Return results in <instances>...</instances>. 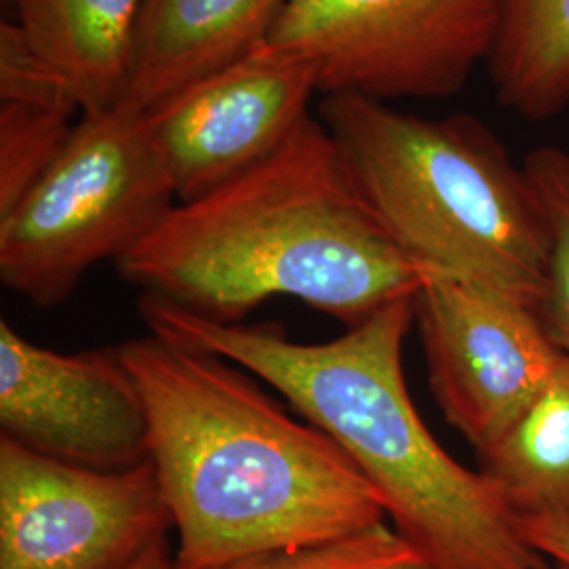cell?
Instances as JSON below:
<instances>
[{
  "mask_svg": "<svg viewBox=\"0 0 569 569\" xmlns=\"http://www.w3.org/2000/svg\"><path fill=\"white\" fill-rule=\"evenodd\" d=\"M317 74L266 39L143 112L178 203L264 161L302 124Z\"/></svg>",
  "mask_w": 569,
  "mask_h": 569,
  "instance_id": "cell-9",
  "label": "cell"
},
{
  "mask_svg": "<svg viewBox=\"0 0 569 569\" xmlns=\"http://www.w3.org/2000/svg\"><path fill=\"white\" fill-rule=\"evenodd\" d=\"M148 416L173 569H218L388 521L363 472L243 367L157 333L119 346Z\"/></svg>",
  "mask_w": 569,
  "mask_h": 569,
  "instance_id": "cell-1",
  "label": "cell"
},
{
  "mask_svg": "<svg viewBox=\"0 0 569 569\" xmlns=\"http://www.w3.org/2000/svg\"><path fill=\"white\" fill-rule=\"evenodd\" d=\"M218 569H437L382 521L298 549L244 557Z\"/></svg>",
  "mask_w": 569,
  "mask_h": 569,
  "instance_id": "cell-16",
  "label": "cell"
},
{
  "mask_svg": "<svg viewBox=\"0 0 569 569\" xmlns=\"http://www.w3.org/2000/svg\"><path fill=\"white\" fill-rule=\"evenodd\" d=\"M479 470L519 517L569 519V355L528 411L488 449Z\"/></svg>",
  "mask_w": 569,
  "mask_h": 569,
  "instance_id": "cell-13",
  "label": "cell"
},
{
  "mask_svg": "<svg viewBox=\"0 0 569 569\" xmlns=\"http://www.w3.org/2000/svg\"><path fill=\"white\" fill-rule=\"evenodd\" d=\"M18 23L82 117L124 102L143 0H13Z\"/></svg>",
  "mask_w": 569,
  "mask_h": 569,
  "instance_id": "cell-12",
  "label": "cell"
},
{
  "mask_svg": "<svg viewBox=\"0 0 569 569\" xmlns=\"http://www.w3.org/2000/svg\"><path fill=\"white\" fill-rule=\"evenodd\" d=\"M413 321L430 392L475 453L528 411L566 355L538 308L437 272L422 277Z\"/></svg>",
  "mask_w": 569,
  "mask_h": 569,
  "instance_id": "cell-8",
  "label": "cell"
},
{
  "mask_svg": "<svg viewBox=\"0 0 569 569\" xmlns=\"http://www.w3.org/2000/svg\"><path fill=\"white\" fill-rule=\"evenodd\" d=\"M555 568H557V569H569L568 566H557V563H555Z\"/></svg>",
  "mask_w": 569,
  "mask_h": 569,
  "instance_id": "cell-21",
  "label": "cell"
},
{
  "mask_svg": "<svg viewBox=\"0 0 569 569\" xmlns=\"http://www.w3.org/2000/svg\"><path fill=\"white\" fill-rule=\"evenodd\" d=\"M117 268L143 298L209 321L243 323L287 296L346 329L416 298L425 277L371 213L312 114L264 161L176 203Z\"/></svg>",
  "mask_w": 569,
  "mask_h": 569,
  "instance_id": "cell-2",
  "label": "cell"
},
{
  "mask_svg": "<svg viewBox=\"0 0 569 569\" xmlns=\"http://www.w3.org/2000/svg\"><path fill=\"white\" fill-rule=\"evenodd\" d=\"M496 102L526 121L569 106V0H507L489 53Z\"/></svg>",
  "mask_w": 569,
  "mask_h": 569,
  "instance_id": "cell-14",
  "label": "cell"
},
{
  "mask_svg": "<svg viewBox=\"0 0 569 569\" xmlns=\"http://www.w3.org/2000/svg\"><path fill=\"white\" fill-rule=\"evenodd\" d=\"M0 102L41 103L81 114L66 82L37 53L18 21L0 23Z\"/></svg>",
  "mask_w": 569,
  "mask_h": 569,
  "instance_id": "cell-18",
  "label": "cell"
},
{
  "mask_svg": "<svg viewBox=\"0 0 569 569\" xmlns=\"http://www.w3.org/2000/svg\"><path fill=\"white\" fill-rule=\"evenodd\" d=\"M287 0H143L124 102L150 110L266 41Z\"/></svg>",
  "mask_w": 569,
  "mask_h": 569,
  "instance_id": "cell-11",
  "label": "cell"
},
{
  "mask_svg": "<svg viewBox=\"0 0 569 569\" xmlns=\"http://www.w3.org/2000/svg\"><path fill=\"white\" fill-rule=\"evenodd\" d=\"M321 121L371 213L422 272L542 308L547 213L486 122L425 119L350 93L327 96Z\"/></svg>",
  "mask_w": 569,
  "mask_h": 569,
  "instance_id": "cell-4",
  "label": "cell"
},
{
  "mask_svg": "<svg viewBox=\"0 0 569 569\" xmlns=\"http://www.w3.org/2000/svg\"><path fill=\"white\" fill-rule=\"evenodd\" d=\"M150 333L232 361L321 428L380 496L390 526L437 569H557L477 468L443 448L403 371L413 298L329 342H296L277 326L218 323L140 298Z\"/></svg>",
  "mask_w": 569,
  "mask_h": 569,
  "instance_id": "cell-3",
  "label": "cell"
},
{
  "mask_svg": "<svg viewBox=\"0 0 569 569\" xmlns=\"http://www.w3.org/2000/svg\"><path fill=\"white\" fill-rule=\"evenodd\" d=\"M507 0H287L270 41L305 58L326 96L441 100L493 49Z\"/></svg>",
  "mask_w": 569,
  "mask_h": 569,
  "instance_id": "cell-6",
  "label": "cell"
},
{
  "mask_svg": "<svg viewBox=\"0 0 569 569\" xmlns=\"http://www.w3.org/2000/svg\"><path fill=\"white\" fill-rule=\"evenodd\" d=\"M0 437L47 458L124 470L148 460L142 395L117 348L58 352L0 321Z\"/></svg>",
  "mask_w": 569,
  "mask_h": 569,
  "instance_id": "cell-10",
  "label": "cell"
},
{
  "mask_svg": "<svg viewBox=\"0 0 569 569\" xmlns=\"http://www.w3.org/2000/svg\"><path fill=\"white\" fill-rule=\"evenodd\" d=\"M169 529L150 458L98 470L0 437V569H124Z\"/></svg>",
  "mask_w": 569,
  "mask_h": 569,
  "instance_id": "cell-7",
  "label": "cell"
},
{
  "mask_svg": "<svg viewBox=\"0 0 569 569\" xmlns=\"http://www.w3.org/2000/svg\"><path fill=\"white\" fill-rule=\"evenodd\" d=\"M178 203L142 110L121 103L77 122L60 157L0 216V279L37 308L119 262Z\"/></svg>",
  "mask_w": 569,
  "mask_h": 569,
  "instance_id": "cell-5",
  "label": "cell"
},
{
  "mask_svg": "<svg viewBox=\"0 0 569 569\" xmlns=\"http://www.w3.org/2000/svg\"><path fill=\"white\" fill-rule=\"evenodd\" d=\"M79 114L41 103L0 102V216L60 157Z\"/></svg>",
  "mask_w": 569,
  "mask_h": 569,
  "instance_id": "cell-15",
  "label": "cell"
},
{
  "mask_svg": "<svg viewBox=\"0 0 569 569\" xmlns=\"http://www.w3.org/2000/svg\"><path fill=\"white\" fill-rule=\"evenodd\" d=\"M523 167L550 230L549 291L540 312L555 342L569 355V152L542 146L529 152Z\"/></svg>",
  "mask_w": 569,
  "mask_h": 569,
  "instance_id": "cell-17",
  "label": "cell"
},
{
  "mask_svg": "<svg viewBox=\"0 0 569 569\" xmlns=\"http://www.w3.org/2000/svg\"><path fill=\"white\" fill-rule=\"evenodd\" d=\"M124 569H173V552L164 540V542H159L157 547L146 550L142 557H138L133 563H129Z\"/></svg>",
  "mask_w": 569,
  "mask_h": 569,
  "instance_id": "cell-20",
  "label": "cell"
},
{
  "mask_svg": "<svg viewBox=\"0 0 569 569\" xmlns=\"http://www.w3.org/2000/svg\"><path fill=\"white\" fill-rule=\"evenodd\" d=\"M519 526L529 545L549 557L557 566L569 568V519L568 517H526Z\"/></svg>",
  "mask_w": 569,
  "mask_h": 569,
  "instance_id": "cell-19",
  "label": "cell"
}]
</instances>
